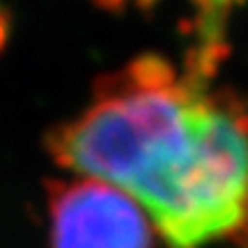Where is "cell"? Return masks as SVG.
Segmentation results:
<instances>
[{"label":"cell","mask_w":248,"mask_h":248,"mask_svg":"<svg viewBox=\"0 0 248 248\" xmlns=\"http://www.w3.org/2000/svg\"><path fill=\"white\" fill-rule=\"evenodd\" d=\"M58 163L129 193L172 248L248 223V122L142 58L48 136Z\"/></svg>","instance_id":"obj_1"},{"label":"cell","mask_w":248,"mask_h":248,"mask_svg":"<svg viewBox=\"0 0 248 248\" xmlns=\"http://www.w3.org/2000/svg\"><path fill=\"white\" fill-rule=\"evenodd\" d=\"M48 221L51 248H156V228L147 212L101 179L51 186Z\"/></svg>","instance_id":"obj_2"},{"label":"cell","mask_w":248,"mask_h":248,"mask_svg":"<svg viewBox=\"0 0 248 248\" xmlns=\"http://www.w3.org/2000/svg\"><path fill=\"white\" fill-rule=\"evenodd\" d=\"M7 35H9V16H7V12H5V7H0V51L5 48Z\"/></svg>","instance_id":"obj_3"}]
</instances>
